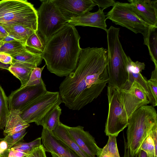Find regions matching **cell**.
<instances>
[{
    "mask_svg": "<svg viewBox=\"0 0 157 157\" xmlns=\"http://www.w3.org/2000/svg\"><path fill=\"white\" fill-rule=\"evenodd\" d=\"M107 64L106 49H82L75 69L59 86V96L66 107L79 110L98 97L108 82Z\"/></svg>",
    "mask_w": 157,
    "mask_h": 157,
    "instance_id": "6da1fadb",
    "label": "cell"
},
{
    "mask_svg": "<svg viewBox=\"0 0 157 157\" xmlns=\"http://www.w3.org/2000/svg\"><path fill=\"white\" fill-rule=\"evenodd\" d=\"M75 27L66 23L48 41L42 55L48 70L59 77L68 76L78 63L82 48Z\"/></svg>",
    "mask_w": 157,
    "mask_h": 157,
    "instance_id": "7a4b0ae2",
    "label": "cell"
},
{
    "mask_svg": "<svg viewBox=\"0 0 157 157\" xmlns=\"http://www.w3.org/2000/svg\"><path fill=\"white\" fill-rule=\"evenodd\" d=\"M157 124V113L152 105L142 106L136 110L128 118L126 145L130 157H135L141 146Z\"/></svg>",
    "mask_w": 157,
    "mask_h": 157,
    "instance_id": "3957f363",
    "label": "cell"
},
{
    "mask_svg": "<svg viewBox=\"0 0 157 157\" xmlns=\"http://www.w3.org/2000/svg\"><path fill=\"white\" fill-rule=\"evenodd\" d=\"M120 28L111 26L106 31L108 45L107 69L108 85L118 89L127 82L128 56L119 38Z\"/></svg>",
    "mask_w": 157,
    "mask_h": 157,
    "instance_id": "277c9868",
    "label": "cell"
},
{
    "mask_svg": "<svg viewBox=\"0 0 157 157\" xmlns=\"http://www.w3.org/2000/svg\"><path fill=\"white\" fill-rule=\"evenodd\" d=\"M37 11L27 0L0 1V25L2 26L18 25L36 32Z\"/></svg>",
    "mask_w": 157,
    "mask_h": 157,
    "instance_id": "5b68a950",
    "label": "cell"
},
{
    "mask_svg": "<svg viewBox=\"0 0 157 157\" xmlns=\"http://www.w3.org/2000/svg\"><path fill=\"white\" fill-rule=\"evenodd\" d=\"M106 17L107 19L110 20L116 25L125 27L135 33L142 34L145 45L151 31L155 28L144 21L128 3L116 2L112 9L107 13Z\"/></svg>",
    "mask_w": 157,
    "mask_h": 157,
    "instance_id": "8992f818",
    "label": "cell"
},
{
    "mask_svg": "<svg viewBox=\"0 0 157 157\" xmlns=\"http://www.w3.org/2000/svg\"><path fill=\"white\" fill-rule=\"evenodd\" d=\"M37 11L36 32L45 45L52 36L68 21L62 14L53 0H40Z\"/></svg>",
    "mask_w": 157,
    "mask_h": 157,
    "instance_id": "52a82bcc",
    "label": "cell"
},
{
    "mask_svg": "<svg viewBox=\"0 0 157 157\" xmlns=\"http://www.w3.org/2000/svg\"><path fill=\"white\" fill-rule=\"evenodd\" d=\"M107 91L109 109L105 132L107 136L117 137L127 127L128 118L121 100L118 89L108 85Z\"/></svg>",
    "mask_w": 157,
    "mask_h": 157,
    "instance_id": "ba28073f",
    "label": "cell"
},
{
    "mask_svg": "<svg viewBox=\"0 0 157 157\" xmlns=\"http://www.w3.org/2000/svg\"><path fill=\"white\" fill-rule=\"evenodd\" d=\"M62 103L59 92L47 91L21 109L20 116L26 123L36 124L51 109Z\"/></svg>",
    "mask_w": 157,
    "mask_h": 157,
    "instance_id": "9c48e42d",
    "label": "cell"
},
{
    "mask_svg": "<svg viewBox=\"0 0 157 157\" xmlns=\"http://www.w3.org/2000/svg\"><path fill=\"white\" fill-rule=\"evenodd\" d=\"M118 90L121 100L128 118L136 110L150 103L143 89L135 80L131 84L126 82Z\"/></svg>",
    "mask_w": 157,
    "mask_h": 157,
    "instance_id": "30bf717a",
    "label": "cell"
},
{
    "mask_svg": "<svg viewBox=\"0 0 157 157\" xmlns=\"http://www.w3.org/2000/svg\"><path fill=\"white\" fill-rule=\"evenodd\" d=\"M47 91L46 86L43 80L39 84L20 87L12 92L8 97L9 109L20 110Z\"/></svg>",
    "mask_w": 157,
    "mask_h": 157,
    "instance_id": "8fae6325",
    "label": "cell"
},
{
    "mask_svg": "<svg viewBox=\"0 0 157 157\" xmlns=\"http://www.w3.org/2000/svg\"><path fill=\"white\" fill-rule=\"evenodd\" d=\"M83 128L80 125L68 126L70 134L80 149L89 157H98L102 148L97 145L94 138L88 132L85 131Z\"/></svg>",
    "mask_w": 157,
    "mask_h": 157,
    "instance_id": "7c38bea8",
    "label": "cell"
},
{
    "mask_svg": "<svg viewBox=\"0 0 157 157\" xmlns=\"http://www.w3.org/2000/svg\"><path fill=\"white\" fill-rule=\"evenodd\" d=\"M68 21L90 12L96 6L93 0H53Z\"/></svg>",
    "mask_w": 157,
    "mask_h": 157,
    "instance_id": "4fadbf2b",
    "label": "cell"
},
{
    "mask_svg": "<svg viewBox=\"0 0 157 157\" xmlns=\"http://www.w3.org/2000/svg\"><path fill=\"white\" fill-rule=\"evenodd\" d=\"M40 137L46 151L55 154L60 157H79L65 144L56 137L52 132L43 128Z\"/></svg>",
    "mask_w": 157,
    "mask_h": 157,
    "instance_id": "5bb4252c",
    "label": "cell"
},
{
    "mask_svg": "<svg viewBox=\"0 0 157 157\" xmlns=\"http://www.w3.org/2000/svg\"><path fill=\"white\" fill-rule=\"evenodd\" d=\"M133 10L146 23L157 28V0H128Z\"/></svg>",
    "mask_w": 157,
    "mask_h": 157,
    "instance_id": "9a60e30c",
    "label": "cell"
},
{
    "mask_svg": "<svg viewBox=\"0 0 157 157\" xmlns=\"http://www.w3.org/2000/svg\"><path fill=\"white\" fill-rule=\"evenodd\" d=\"M127 69L128 78L126 82L131 84L135 80L141 86L145 92L150 103L152 106L157 105V102L153 99L151 94L147 80L141 74L142 70H144L145 65L144 63L136 61L134 62L128 56Z\"/></svg>",
    "mask_w": 157,
    "mask_h": 157,
    "instance_id": "2e32d148",
    "label": "cell"
},
{
    "mask_svg": "<svg viewBox=\"0 0 157 157\" xmlns=\"http://www.w3.org/2000/svg\"><path fill=\"white\" fill-rule=\"evenodd\" d=\"M106 19L103 10L99 8L96 12H89L80 16L71 18L67 22L75 26L94 27L102 29L106 31Z\"/></svg>",
    "mask_w": 157,
    "mask_h": 157,
    "instance_id": "e0dca14e",
    "label": "cell"
},
{
    "mask_svg": "<svg viewBox=\"0 0 157 157\" xmlns=\"http://www.w3.org/2000/svg\"><path fill=\"white\" fill-rule=\"evenodd\" d=\"M29 126V124L26 123L21 118L20 110H10L3 134L5 136L12 135L26 129Z\"/></svg>",
    "mask_w": 157,
    "mask_h": 157,
    "instance_id": "ac0fdd59",
    "label": "cell"
},
{
    "mask_svg": "<svg viewBox=\"0 0 157 157\" xmlns=\"http://www.w3.org/2000/svg\"><path fill=\"white\" fill-rule=\"evenodd\" d=\"M68 126L61 122L52 132L57 138L63 142L79 157H89L79 147L70 134Z\"/></svg>",
    "mask_w": 157,
    "mask_h": 157,
    "instance_id": "d6986e66",
    "label": "cell"
},
{
    "mask_svg": "<svg viewBox=\"0 0 157 157\" xmlns=\"http://www.w3.org/2000/svg\"><path fill=\"white\" fill-rule=\"evenodd\" d=\"M61 109L59 105H56L48 111L36 124L41 125L43 128L52 132L60 123L59 117L61 114Z\"/></svg>",
    "mask_w": 157,
    "mask_h": 157,
    "instance_id": "ffe728a7",
    "label": "cell"
},
{
    "mask_svg": "<svg viewBox=\"0 0 157 157\" xmlns=\"http://www.w3.org/2000/svg\"><path fill=\"white\" fill-rule=\"evenodd\" d=\"M12 57V63H19L33 69L40 65L43 59L42 55L33 53L27 48Z\"/></svg>",
    "mask_w": 157,
    "mask_h": 157,
    "instance_id": "44dd1931",
    "label": "cell"
},
{
    "mask_svg": "<svg viewBox=\"0 0 157 157\" xmlns=\"http://www.w3.org/2000/svg\"><path fill=\"white\" fill-rule=\"evenodd\" d=\"M33 69L24 64L13 62L9 68L8 71L20 81V88L24 87L29 81Z\"/></svg>",
    "mask_w": 157,
    "mask_h": 157,
    "instance_id": "7402d4cb",
    "label": "cell"
},
{
    "mask_svg": "<svg viewBox=\"0 0 157 157\" xmlns=\"http://www.w3.org/2000/svg\"><path fill=\"white\" fill-rule=\"evenodd\" d=\"M9 35L16 40L25 42L26 40L35 31L22 26L13 25L2 26Z\"/></svg>",
    "mask_w": 157,
    "mask_h": 157,
    "instance_id": "603a6c76",
    "label": "cell"
},
{
    "mask_svg": "<svg viewBox=\"0 0 157 157\" xmlns=\"http://www.w3.org/2000/svg\"><path fill=\"white\" fill-rule=\"evenodd\" d=\"M25 44L27 49L35 53L42 55L45 50V44L36 32L30 35Z\"/></svg>",
    "mask_w": 157,
    "mask_h": 157,
    "instance_id": "cb8c5ba5",
    "label": "cell"
},
{
    "mask_svg": "<svg viewBox=\"0 0 157 157\" xmlns=\"http://www.w3.org/2000/svg\"><path fill=\"white\" fill-rule=\"evenodd\" d=\"M25 43V42L19 40L4 43L0 48V52L9 54L11 56L15 55L26 48Z\"/></svg>",
    "mask_w": 157,
    "mask_h": 157,
    "instance_id": "d4e9b609",
    "label": "cell"
},
{
    "mask_svg": "<svg viewBox=\"0 0 157 157\" xmlns=\"http://www.w3.org/2000/svg\"><path fill=\"white\" fill-rule=\"evenodd\" d=\"M9 112L8 97L0 85V129L5 128Z\"/></svg>",
    "mask_w": 157,
    "mask_h": 157,
    "instance_id": "484cf974",
    "label": "cell"
},
{
    "mask_svg": "<svg viewBox=\"0 0 157 157\" xmlns=\"http://www.w3.org/2000/svg\"><path fill=\"white\" fill-rule=\"evenodd\" d=\"M157 28H154L151 31L146 44L148 48L151 60L155 67H157Z\"/></svg>",
    "mask_w": 157,
    "mask_h": 157,
    "instance_id": "4316f807",
    "label": "cell"
},
{
    "mask_svg": "<svg viewBox=\"0 0 157 157\" xmlns=\"http://www.w3.org/2000/svg\"><path fill=\"white\" fill-rule=\"evenodd\" d=\"M41 138L39 137L30 142L18 143L13 146L10 150L22 151L27 155L34 149L41 145Z\"/></svg>",
    "mask_w": 157,
    "mask_h": 157,
    "instance_id": "83f0119b",
    "label": "cell"
},
{
    "mask_svg": "<svg viewBox=\"0 0 157 157\" xmlns=\"http://www.w3.org/2000/svg\"><path fill=\"white\" fill-rule=\"evenodd\" d=\"M140 149L146 153L147 157H157V149L150 133L142 143Z\"/></svg>",
    "mask_w": 157,
    "mask_h": 157,
    "instance_id": "f1b7e54d",
    "label": "cell"
},
{
    "mask_svg": "<svg viewBox=\"0 0 157 157\" xmlns=\"http://www.w3.org/2000/svg\"><path fill=\"white\" fill-rule=\"evenodd\" d=\"M109 139L106 145L102 148L112 157H121L117 145L116 136H108Z\"/></svg>",
    "mask_w": 157,
    "mask_h": 157,
    "instance_id": "f546056e",
    "label": "cell"
},
{
    "mask_svg": "<svg viewBox=\"0 0 157 157\" xmlns=\"http://www.w3.org/2000/svg\"><path fill=\"white\" fill-rule=\"evenodd\" d=\"M26 129H24L12 135L6 136L3 138L8 144V150L10 149L14 145L22 140L27 133Z\"/></svg>",
    "mask_w": 157,
    "mask_h": 157,
    "instance_id": "4dcf8cb0",
    "label": "cell"
},
{
    "mask_svg": "<svg viewBox=\"0 0 157 157\" xmlns=\"http://www.w3.org/2000/svg\"><path fill=\"white\" fill-rule=\"evenodd\" d=\"M45 65V64L41 68L37 67L34 68L32 72L29 81L23 87L35 86L40 83L42 80L41 78L42 72Z\"/></svg>",
    "mask_w": 157,
    "mask_h": 157,
    "instance_id": "1f68e13d",
    "label": "cell"
},
{
    "mask_svg": "<svg viewBox=\"0 0 157 157\" xmlns=\"http://www.w3.org/2000/svg\"><path fill=\"white\" fill-rule=\"evenodd\" d=\"M147 81L151 95L155 101L157 102V67H155L150 78Z\"/></svg>",
    "mask_w": 157,
    "mask_h": 157,
    "instance_id": "d6a6232c",
    "label": "cell"
},
{
    "mask_svg": "<svg viewBox=\"0 0 157 157\" xmlns=\"http://www.w3.org/2000/svg\"><path fill=\"white\" fill-rule=\"evenodd\" d=\"M45 148L41 144L34 149L25 157H47Z\"/></svg>",
    "mask_w": 157,
    "mask_h": 157,
    "instance_id": "836d02e7",
    "label": "cell"
},
{
    "mask_svg": "<svg viewBox=\"0 0 157 157\" xmlns=\"http://www.w3.org/2000/svg\"><path fill=\"white\" fill-rule=\"evenodd\" d=\"M96 6L103 10L110 6H113L115 1L113 0H93Z\"/></svg>",
    "mask_w": 157,
    "mask_h": 157,
    "instance_id": "e575fe53",
    "label": "cell"
},
{
    "mask_svg": "<svg viewBox=\"0 0 157 157\" xmlns=\"http://www.w3.org/2000/svg\"><path fill=\"white\" fill-rule=\"evenodd\" d=\"M0 61L4 64H11L12 63L13 58L9 54L0 52Z\"/></svg>",
    "mask_w": 157,
    "mask_h": 157,
    "instance_id": "d590c367",
    "label": "cell"
},
{
    "mask_svg": "<svg viewBox=\"0 0 157 157\" xmlns=\"http://www.w3.org/2000/svg\"><path fill=\"white\" fill-rule=\"evenodd\" d=\"M6 152L7 155V157H25L27 155L22 151L10 149L8 150Z\"/></svg>",
    "mask_w": 157,
    "mask_h": 157,
    "instance_id": "8d00e7d4",
    "label": "cell"
},
{
    "mask_svg": "<svg viewBox=\"0 0 157 157\" xmlns=\"http://www.w3.org/2000/svg\"><path fill=\"white\" fill-rule=\"evenodd\" d=\"M8 150V144L3 138L0 141V154H3Z\"/></svg>",
    "mask_w": 157,
    "mask_h": 157,
    "instance_id": "74e56055",
    "label": "cell"
},
{
    "mask_svg": "<svg viewBox=\"0 0 157 157\" xmlns=\"http://www.w3.org/2000/svg\"><path fill=\"white\" fill-rule=\"evenodd\" d=\"M9 35L4 28L0 25V37L3 39Z\"/></svg>",
    "mask_w": 157,
    "mask_h": 157,
    "instance_id": "f35d334b",
    "label": "cell"
},
{
    "mask_svg": "<svg viewBox=\"0 0 157 157\" xmlns=\"http://www.w3.org/2000/svg\"><path fill=\"white\" fill-rule=\"evenodd\" d=\"M15 40H16L13 36L9 35L6 37L2 39V41L4 43L8 42L11 41H13Z\"/></svg>",
    "mask_w": 157,
    "mask_h": 157,
    "instance_id": "ab89813d",
    "label": "cell"
},
{
    "mask_svg": "<svg viewBox=\"0 0 157 157\" xmlns=\"http://www.w3.org/2000/svg\"><path fill=\"white\" fill-rule=\"evenodd\" d=\"M124 140V152L123 157H130L129 155V149L128 148L127 145L126 143ZM135 157H137V155Z\"/></svg>",
    "mask_w": 157,
    "mask_h": 157,
    "instance_id": "60d3db41",
    "label": "cell"
},
{
    "mask_svg": "<svg viewBox=\"0 0 157 157\" xmlns=\"http://www.w3.org/2000/svg\"><path fill=\"white\" fill-rule=\"evenodd\" d=\"M98 157H112L106 151L102 148V152Z\"/></svg>",
    "mask_w": 157,
    "mask_h": 157,
    "instance_id": "b9f144b4",
    "label": "cell"
},
{
    "mask_svg": "<svg viewBox=\"0 0 157 157\" xmlns=\"http://www.w3.org/2000/svg\"><path fill=\"white\" fill-rule=\"evenodd\" d=\"M137 157H147V156L144 151L140 150L137 154Z\"/></svg>",
    "mask_w": 157,
    "mask_h": 157,
    "instance_id": "7bdbcfd3",
    "label": "cell"
},
{
    "mask_svg": "<svg viewBox=\"0 0 157 157\" xmlns=\"http://www.w3.org/2000/svg\"><path fill=\"white\" fill-rule=\"evenodd\" d=\"M10 64H6L2 63L0 61V68L8 70V69Z\"/></svg>",
    "mask_w": 157,
    "mask_h": 157,
    "instance_id": "ee69618b",
    "label": "cell"
},
{
    "mask_svg": "<svg viewBox=\"0 0 157 157\" xmlns=\"http://www.w3.org/2000/svg\"><path fill=\"white\" fill-rule=\"evenodd\" d=\"M51 154L52 157H60L55 154L51 153Z\"/></svg>",
    "mask_w": 157,
    "mask_h": 157,
    "instance_id": "f6af8a7d",
    "label": "cell"
},
{
    "mask_svg": "<svg viewBox=\"0 0 157 157\" xmlns=\"http://www.w3.org/2000/svg\"><path fill=\"white\" fill-rule=\"evenodd\" d=\"M4 43L2 41H0V48L1 47V46L3 45Z\"/></svg>",
    "mask_w": 157,
    "mask_h": 157,
    "instance_id": "bcb514c9",
    "label": "cell"
},
{
    "mask_svg": "<svg viewBox=\"0 0 157 157\" xmlns=\"http://www.w3.org/2000/svg\"><path fill=\"white\" fill-rule=\"evenodd\" d=\"M0 157H6L3 155L0 154Z\"/></svg>",
    "mask_w": 157,
    "mask_h": 157,
    "instance_id": "7dc6e473",
    "label": "cell"
},
{
    "mask_svg": "<svg viewBox=\"0 0 157 157\" xmlns=\"http://www.w3.org/2000/svg\"><path fill=\"white\" fill-rule=\"evenodd\" d=\"M2 38L0 37V41H2Z\"/></svg>",
    "mask_w": 157,
    "mask_h": 157,
    "instance_id": "c3c4849f",
    "label": "cell"
},
{
    "mask_svg": "<svg viewBox=\"0 0 157 157\" xmlns=\"http://www.w3.org/2000/svg\"><path fill=\"white\" fill-rule=\"evenodd\" d=\"M2 140V139L0 138V141Z\"/></svg>",
    "mask_w": 157,
    "mask_h": 157,
    "instance_id": "681fc988",
    "label": "cell"
},
{
    "mask_svg": "<svg viewBox=\"0 0 157 157\" xmlns=\"http://www.w3.org/2000/svg\"></svg>",
    "mask_w": 157,
    "mask_h": 157,
    "instance_id": "f907efd6",
    "label": "cell"
},
{
    "mask_svg": "<svg viewBox=\"0 0 157 157\" xmlns=\"http://www.w3.org/2000/svg\"></svg>",
    "mask_w": 157,
    "mask_h": 157,
    "instance_id": "816d5d0a",
    "label": "cell"
}]
</instances>
